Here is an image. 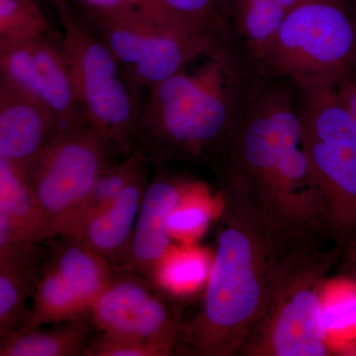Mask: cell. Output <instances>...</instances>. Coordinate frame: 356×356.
Masks as SVG:
<instances>
[{"instance_id":"5bb4252c","label":"cell","mask_w":356,"mask_h":356,"mask_svg":"<svg viewBox=\"0 0 356 356\" xmlns=\"http://www.w3.org/2000/svg\"><path fill=\"white\" fill-rule=\"evenodd\" d=\"M37 243L20 242L0 248V339L24 329L31 316L26 301L38 286L40 250Z\"/></svg>"},{"instance_id":"d4e9b609","label":"cell","mask_w":356,"mask_h":356,"mask_svg":"<svg viewBox=\"0 0 356 356\" xmlns=\"http://www.w3.org/2000/svg\"><path fill=\"white\" fill-rule=\"evenodd\" d=\"M53 34L36 0H0V41H26Z\"/></svg>"},{"instance_id":"4316f807","label":"cell","mask_w":356,"mask_h":356,"mask_svg":"<svg viewBox=\"0 0 356 356\" xmlns=\"http://www.w3.org/2000/svg\"><path fill=\"white\" fill-rule=\"evenodd\" d=\"M83 356H168L172 355L170 350L161 346L137 343V341H122L100 336L99 339L88 343L84 350Z\"/></svg>"},{"instance_id":"7402d4cb","label":"cell","mask_w":356,"mask_h":356,"mask_svg":"<svg viewBox=\"0 0 356 356\" xmlns=\"http://www.w3.org/2000/svg\"><path fill=\"white\" fill-rule=\"evenodd\" d=\"M212 262L203 248L172 245L159 261L152 280L175 298L184 299L206 286Z\"/></svg>"},{"instance_id":"1f68e13d","label":"cell","mask_w":356,"mask_h":356,"mask_svg":"<svg viewBox=\"0 0 356 356\" xmlns=\"http://www.w3.org/2000/svg\"><path fill=\"white\" fill-rule=\"evenodd\" d=\"M353 8H355V13L356 15V0H353Z\"/></svg>"},{"instance_id":"5b68a950","label":"cell","mask_w":356,"mask_h":356,"mask_svg":"<svg viewBox=\"0 0 356 356\" xmlns=\"http://www.w3.org/2000/svg\"><path fill=\"white\" fill-rule=\"evenodd\" d=\"M259 65L268 79L337 83L356 65L353 0H299Z\"/></svg>"},{"instance_id":"d6986e66","label":"cell","mask_w":356,"mask_h":356,"mask_svg":"<svg viewBox=\"0 0 356 356\" xmlns=\"http://www.w3.org/2000/svg\"><path fill=\"white\" fill-rule=\"evenodd\" d=\"M149 163L146 154L136 149L121 163L110 165L83 202L55 222L51 238L74 235L91 218L108 207Z\"/></svg>"},{"instance_id":"2e32d148","label":"cell","mask_w":356,"mask_h":356,"mask_svg":"<svg viewBox=\"0 0 356 356\" xmlns=\"http://www.w3.org/2000/svg\"><path fill=\"white\" fill-rule=\"evenodd\" d=\"M0 214L10 221L0 233V247L51 238V222L40 207L24 168L0 158Z\"/></svg>"},{"instance_id":"83f0119b","label":"cell","mask_w":356,"mask_h":356,"mask_svg":"<svg viewBox=\"0 0 356 356\" xmlns=\"http://www.w3.org/2000/svg\"><path fill=\"white\" fill-rule=\"evenodd\" d=\"M83 15L144 13L158 18L153 0H67Z\"/></svg>"},{"instance_id":"f546056e","label":"cell","mask_w":356,"mask_h":356,"mask_svg":"<svg viewBox=\"0 0 356 356\" xmlns=\"http://www.w3.org/2000/svg\"><path fill=\"white\" fill-rule=\"evenodd\" d=\"M341 257L344 259L343 264H356V236L355 240L344 250Z\"/></svg>"},{"instance_id":"3957f363","label":"cell","mask_w":356,"mask_h":356,"mask_svg":"<svg viewBox=\"0 0 356 356\" xmlns=\"http://www.w3.org/2000/svg\"><path fill=\"white\" fill-rule=\"evenodd\" d=\"M215 170L222 192L247 199L299 235L332 241L324 197L302 144L290 79L264 83Z\"/></svg>"},{"instance_id":"7a4b0ae2","label":"cell","mask_w":356,"mask_h":356,"mask_svg":"<svg viewBox=\"0 0 356 356\" xmlns=\"http://www.w3.org/2000/svg\"><path fill=\"white\" fill-rule=\"evenodd\" d=\"M267 81L229 25L202 65L186 67L149 91L135 149L159 166L186 163L216 168Z\"/></svg>"},{"instance_id":"ba28073f","label":"cell","mask_w":356,"mask_h":356,"mask_svg":"<svg viewBox=\"0 0 356 356\" xmlns=\"http://www.w3.org/2000/svg\"><path fill=\"white\" fill-rule=\"evenodd\" d=\"M115 153L95 128H65L27 168L35 197L51 222V236L55 222L83 202Z\"/></svg>"},{"instance_id":"ffe728a7","label":"cell","mask_w":356,"mask_h":356,"mask_svg":"<svg viewBox=\"0 0 356 356\" xmlns=\"http://www.w3.org/2000/svg\"><path fill=\"white\" fill-rule=\"evenodd\" d=\"M89 313L55 329L21 332L1 343L0 356H77L88 346Z\"/></svg>"},{"instance_id":"7c38bea8","label":"cell","mask_w":356,"mask_h":356,"mask_svg":"<svg viewBox=\"0 0 356 356\" xmlns=\"http://www.w3.org/2000/svg\"><path fill=\"white\" fill-rule=\"evenodd\" d=\"M191 180L159 172L149 180L130 243L115 273L153 277L159 261L172 247L170 220Z\"/></svg>"},{"instance_id":"ac0fdd59","label":"cell","mask_w":356,"mask_h":356,"mask_svg":"<svg viewBox=\"0 0 356 356\" xmlns=\"http://www.w3.org/2000/svg\"><path fill=\"white\" fill-rule=\"evenodd\" d=\"M298 2L299 0H231L229 25L257 64Z\"/></svg>"},{"instance_id":"f1b7e54d","label":"cell","mask_w":356,"mask_h":356,"mask_svg":"<svg viewBox=\"0 0 356 356\" xmlns=\"http://www.w3.org/2000/svg\"><path fill=\"white\" fill-rule=\"evenodd\" d=\"M339 96L356 121V65L348 70L337 83Z\"/></svg>"},{"instance_id":"8fae6325","label":"cell","mask_w":356,"mask_h":356,"mask_svg":"<svg viewBox=\"0 0 356 356\" xmlns=\"http://www.w3.org/2000/svg\"><path fill=\"white\" fill-rule=\"evenodd\" d=\"M301 138L324 197L332 242L344 250L356 236V135L325 143Z\"/></svg>"},{"instance_id":"52a82bcc","label":"cell","mask_w":356,"mask_h":356,"mask_svg":"<svg viewBox=\"0 0 356 356\" xmlns=\"http://www.w3.org/2000/svg\"><path fill=\"white\" fill-rule=\"evenodd\" d=\"M79 14L113 53L134 86L147 92L206 57L227 29L194 31L144 13Z\"/></svg>"},{"instance_id":"cb8c5ba5","label":"cell","mask_w":356,"mask_h":356,"mask_svg":"<svg viewBox=\"0 0 356 356\" xmlns=\"http://www.w3.org/2000/svg\"><path fill=\"white\" fill-rule=\"evenodd\" d=\"M213 212L212 198L207 188L191 181L170 216V232L173 240L181 241L186 245L202 235L212 219Z\"/></svg>"},{"instance_id":"4dcf8cb0","label":"cell","mask_w":356,"mask_h":356,"mask_svg":"<svg viewBox=\"0 0 356 356\" xmlns=\"http://www.w3.org/2000/svg\"><path fill=\"white\" fill-rule=\"evenodd\" d=\"M344 267L343 273L348 274V277L350 281L356 284V264H343Z\"/></svg>"},{"instance_id":"9a60e30c","label":"cell","mask_w":356,"mask_h":356,"mask_svg":"<svg viewBox=\"0 0 356 356\" xmlns=\"http://www.w3.org/2000/svg\"><path fill=\"white\" fill-rule=\"evenodd\" d=\"M147 168L143 170L118 197L81 227L74 236L106 259L114 271L123 257L142 203L147 184Z\"/></svg>"},{"instance_id":"6da1fadb","label":"cell","mask_w":356,"mask_h":356,"mask_svg":"<svg viewBox=\"0 0 356 356\" xmlns=\"http://www.w3.org/2000/svg\"><path fill=\"white\" fill-rule=\"evenodd\" d=\"M221 197L202 303L182 324L175 355H238L292 264L325 245L281 226L247 199L222 191Z\"/></svg>"},{"instance_id":"9c48e42d","label":"cell","mask_w":356,"mask_h":356,"mask_svg":"<svg viewBox=\"0 0 356 356\" xmlns=\"http://www.w3.org/2000/svg\"><path fill=\"white\" fill-rule=\"evenodd\" d=\"M89 310L102 337L161 346L175 355L182 321L180 300L140 274L119 271Z\"/></svg>"},{"instance_id":"484cf974","label":"cell","mask_w":356,"mask_h":356,"mask_svg":"<svg viewBox=\"0 0 356 356\" xmlns=\"http://www.w3.org/2000/svg\"><path fill=\"white\" fill-rule=\"evenodd\" d=\"M323 322L325 332H344L356 327V284L341 288L325 297L323 303Z\"/></svg>"},{"instance_id":"4fadbf2b","label":"cell","mask_w":356,"mask_h":356,"mask_svg":"<svg viewBox=\"0 0 356 356\" xmlns=\"http://www.w3.org/2000/svg\"><path fill=\"white\" fill-rule=\"evenodd\" d=\"M63 129L46 105L0 81V158L27 170Z\"/></svg>"},{"instance_id":"30bf717a","label":"cell","mask_w":356,"mask_h":356,"mask_svg":"<svg viewBox=\"0 0 356 356\" xmlns=\"http://www.w3.org/2000/svg\"><path fill=\"white\" fill-rule=\"evenodd\" d=\"M0 81L46 105L64 128L88 125L77 104L60 38L0 41Z\"/></svg>"},{"instance_id":"8992f818","label":"cell","mask_w":356,"mask_h":356,"mask_svg":"<svg viewBox=\"0 0 356 356\" xmlns=\"http://www.w3.org/2000/svg\"><path fill=\"white\" fill-rule=\"evenodd\" d=\"M343 250L311 248L285 274L238 356L329 355L323 322L327 275Z\"/></svg>"},{"instance_id":"603a6c76","label":"cell","mask_w":356,"mask_h":356,"mask_svg":"<svg viewBox=\"0 0 356 356\" xmlns=\"http://www.w3.org/2000/svg\"><path fill=\"white\" fill-rule=\"evenodd\" d=\"M161 20L194 30L220 33L228 27L231 0H153Z\"/></svg>"},{"instance_id":"277c9868","label":"cell","mask_w":356,"mask_h":356,"mask_svg":"<svg viewBox=\"0 0 356 356\" xmlns=\"http://www.w3.org/2000/svg\"><path fill=\"white\" fill-rule=\"evenodd\" d=\"M55 6L60 42L84 120L111 143L117 153L135 149L144 103L119 60L67 0Z\"/></svg>"},{"instance_id":"e0dca14e","label":"cell","mask_w":356,"mask_h":356,"mask_svg":"<svg viewBox=\"0 0 356 356\" xmlns=\"http://www.w3.org/2000/svg\"><path fill=\"white\" fill-rule=\"evenodd\" d=\"M51 243V264L74 288L89 310L113 278V267L106 259L74 236H56Z\"/></svg>"},{"instance_id":"44dd1931","label":"cell","mask_w":356,"mask_h":356,"mask_svg":"<svg viewBox=\"0 0 356 356\" xmlns=\"http://www.w3.org/2000/svg\"><path fill=\"white\" fill-rule=\"evenodd\" d=\"M33 297L31 316L21 332L39 329L49 323L67 322L89 313L79 293L48 262L42 266L38 286Z\"/></svg>"}]
</instances>
